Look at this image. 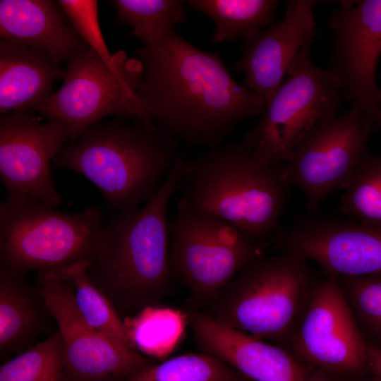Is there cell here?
Wrapping results in <instances>:
<instances>
[{"instance_id": "cell-24", "label": "cell", "mask_w": 381, "mask_h": 381, "mask_svg": "<svg viewBox=\"0 0 381 381\" xmlns=\"http://www.w3.org/2000/svg\"><path fill=\"white\" fill-rule=\"evenodd\" d=\"M343 190L338 205L343 214L381 228V154L366 153Z\"/></svg>"}, {"instance_id": "cell-3", "label": "cell", "mask_w": 381, "mask_h": 381, "mask_svg": "<svg viewBox=\"0 0 381 381\" xmlns=\"http://www.w3.org/2000/svg\"><path fill=\"white\" fill-rule=\"evenodd\" d=\"M119 118L87 128L55 157V169L73 171L101 191L107 207L133 211L157 191L181 156L165 131Z\"/></svg>"}, {"instance_id": "cell-27", "label": "cell", "mask_w": 381, "mask_h": 381, "mask_svg": "<svg viewBox=\"0 0 381 381\" xmlns=\"http://www.w3.org/2000/svg\"><path fill=\"white\" fill-rule=\"evenodd\" d=\"M87 265H75L64 270L75 287V300L87 322L119 346L135 349L131 345L123 319L108 298L89 279ZM136 350V349H135Z\"/></svg>"}, {"instance_id": "cell-25", "label": "cell", "mask_w": 381, "mask_h": 381, "mask_svg": "<svg viewBox=\"0 0 381 381\" xmlns=\"http://www.w3.org/2000/svg\"><path fill=\"white\" fill-rule=\"evenodd\" d=\"M119 20L132 26L143 44L155 42L186 20L184 1L114 0Z\"/></svg>"}, {"instance_id": "cell-9", "label": "cell", "mask_w": 381, "mask_h": 381, "mask_svg": "<svg viewBox=\"0 0 381 381\" xmlns=\"http://www.w3.org/2000/svg\"><path fill=\"white\" fill-rule=\"evenodd\" d=\"M313 43L301 48L260 121L241 141L270 165H284L309 128L339 111L342 95L334 73L313 62Z\"/></svg>"}, {"instance_id": "cell-33", "label": "cell", "mask_w": 381, "mask_h": 381, "mask_svg": "<svg viewBox=\"0 0 381 381\" xmlns=\"http://www.w3.org/2000/svg\"><path fill=\"white\" fill-rule=\"evenodd\" d=\"M378 100H379V104L381 109V89L380 90L379 95H378Z\"/></svg>"}, {"instance_id": "cell-20", "label": "cell", "mask_w": 381, "mask_h": 381, "mask_svg": "<svg viewBox=\"0 0 381 381\" xmlns=\"http://www.w3.org/2000/svg\"><path fill=\"white\" fill-rule=\"evenodd\" d=\"M45 53L0 41V113L32 112L66 71Z\"/></svg>"}, {"instance_id": "cell-30", "label": "cell", "mask_w": 381, "mask_h": 381, "mask_svg": "<svg viewBox=\"0 0 381 381\" xmlns=\"http://www.w3.org/2000/svg\"><path fill=\"white\" fill-rule=\"evenodd\" d=\"M370 375L374 381H381V351L366 343Z\"/></svg>"}, {"instance_id": "cell-11", "label": "cell", "mask_w": 381, "mask_h": 381, "mask_svg": "<svg viewBox=\"0 0 381 381\" xmlns=\"http://www.w3.org/2000/svg\"><path fill=\"white\" fill-rule=\"evenodd\" d=\"M286 347L304 366L333 376L368 377L364 340L337 276L318 278Z\"/></svg>"}, {"instance_id": "cell-13", "label": "cell", "mask_w": 381, "mask_h": 381, "mask_svg": "<svg viewBox=\"0 0 381 381\" xmlns=\"http://www.w3.org/2000/svg\"><path fill=\"white\" fill-rule=\"evenodd\" d=\"M329 69L342 97L381 133L376 71L381 54V0L343 1L331 13Z\"/></svg>"}, {"instance_id": "cell-29", "label": "cell", "mask_w": 381, "mask_h": 381, "mask_svg": "<svg viewBox=\"0 0 381 381\" xmlns=\"http://www.w3.org/2000/svg\"><path fill=\"white\" fill-rule=\"evenodd\" d=\"M56 2L83 42L104 59L112 61L114 54H110L100 29L97 1L59 0Z\"/></svg>"}, {"instance_id": "cell-17", "label": "cell", "mask_w": 381, "mask_h": 381, "mask_svg": "<svg viewBox=\"0 0 381 381\" xmlns=\"http://www.w3.org/2000/svg\"><path fill=\"white\" fill-rule=\"evenodd\" d=\"M200 352L217 357L253 381H303L310 372L284 346L221 324L205 311L186 310Z\"/></svg>"}, {"instance_id": "cell-18", "label": "cell", "mask_w": 381, "mask_h": 381, "mask_svg": "<svg viewBox=\"0 0 381 381\" xmlns=\"http://www.w3.org/2000/svg\"><path fill=\"white\" fill-rule=\"evenodd\" d=\"M57 2L51 0H1L0 37L45 53L59 63L88 47Z\"/></svg>"}, {"instance_id": "cell-26", "label": "cell", "mask_w": 381, "mask_h": 381, "mask_svg": "<svg viewBox=\"0 0 381 381\" xmlns=\"http://www.w3.org/2000/svg\"><path fill=\"white\" fill-rule=\"evenodd\" d=\"M0 381H68L59 330L56 329L44 341L4 361Z\"/></svg>"}, {"instance_id": "cell-6", "label": "cell", "mask_w": 381, "mask_h": 381, "mask_svg": "<svg viewBox=\"0 0 381 381\" xmlns=\"http://www.w3.org/2000/svg\"><path fill=\"white\" fill-rule=\"evenodd\" d=\"M105 223L97 207L66 212L22 194L0 203V266L28 274L93 261Z\"/></svg>"}, {"instance_id": "cell-8", "label": "cell", "mask_w": 381, "mask_h": 381, "mask_svg": "<svg viewBox=\"0 0 381 381\" xmlns=\"http://www.w3.org/2000/svg\"><path fill=\"white\" fill-rule=\"evenodd\" d=\"M169 231L171 275L189 290L194 308L208 305L245 267L265 255L262 242L181 198L176 200Z\"/></svg>"}, {"instance_id": "cell-12", "label": "cell", "mask_w": 381, "mask_h": 381, "mask_svg": "<svg viewBox=\"0 0 381 381\" xmlns=\"http://www.w3.org/2000/svg\"><path fill=\"white\" fill-rule=\"evenodd\" d=\"M38 287L64 339L68 381H124L153 362L87 322L75 302L74 284L65 273L38 274Z\"/></svg>"}, {"instance_id": "cell-10", "label": "cell", "mask_w": 381, "mask_h": 381, "mask_svg": "<svg viewBox=\"0 0 381 381\" xmlns=\"http://www.w3.org/2000/svg\"><path fill=\"white\" fill-rule=\"evenodd\" d=\"M377 127L349 109L325 116L305 133L284 165L286 179L303 193L313 214L332 193L344 189L368 153Z\"/></svg>"}, {"instance_id": "cell-21", "label": "cell", "mask_w": 381, "mask_h": 381, "mask_svg": "<svg viewBox=\"0 0 381 381\" xmlns=\"http://www.w3.org/2000/svg\"><path fill=\"white\" fill-rule=\"evenodd\" d=\"M185 3L213 21L212 40L215 43L247 40L270 25L279 6L276 0H190Z\"/></svg>"}, {"instance_id": "cell-19", "label": "cell", "mask_w": 381, "mask_h": 381, "mask_svg": "<svg viewBox=\"0 0 381 381\" xmlns=\"http://www.w3.org/2000/svg\"><path fill=\"white\" fill-rule=\"evenodd\" d=\"M53 320L40 288L26 274L0 266L1 360L33 347L41 335L52 334Z\"/></svg>"}, {"instance_id": "cell-32", "label": "cell", "mask_w": 381, "mask_h": 381, "mask_svg": "<svg viewBox=\"0 0 381 381\" xmlns=\"http://www.w3.org/2000/svg\"><path fill=\"white\" fill-rule=\"evenodd\" d=\"M332 381H374L372 378L368 377H344V376H333L332 377Z\"/></svg>"}, {"instance_id": "cell-28", "label": "cell", "mask_w": 381, "mask_h": 381, "mask_svg": "<svg viewBox=\"0 0 381 381\" xmlns=\"http://www.w3.org/2000/svg\"><path fill=\"white\" fill-rule=\"evenodd\" d=\"M337 277L364 340L381 351V274Z\"/></svg>"}, {"instance_id": "cell-4", "label": "cell", "mask_w": 381, "mask_h": 381, "mask_svg": "<svg viewBox=\"0 0 381 381\" xmlns=\"http://www.w3.org/2000/svg\"><path fill=\"white\" fill-rule=\"evenodd\" d=\"M291 188L284 165L261 162L240 140L187 162L179 190L193 209L222 218L263 242L280 229Z\"/></svg>"}, {"instance_id": "cell-22", "label": "cell", "mask_w": 381, "mask_h": 381, "mask_svg": "<svg viewBox=\"0 0 381 381\" xmlns=\"http://www.w3.org/2000/svg\"><path fill=\"white\" fill-rule=\"evenodd\" d=\"M123 322L133 347L145 356L162 361L183 339L188 320L179 310L157 305L124 319Z\"/></svg>"}, {"instance_id": "cell-31", "label": "cell", "mask_w": 381, "mask_h": 381, "mask_svg": "<svg viewBox=\"0 0 381 381\" xmlns=\"http://www.w3.org/2000/svg\"><path fill=\"white\" fill-rule=\"evenodd\" d=\"M332 375L320 370H310L303 381H332Z\"/></svg>"}, {"instance_id": "cell-7", "label": "cell", "mask_w": 381, "mask_h": 381, "mask_svg": "<svg viewBox=\"0 0 381 381\" xmlns=\"http://www.w3.org/2000/svg\"><path fill=\"white\" fill-rule=\"evenodd\" d=\"M142 72L140 61L123 51L111 61L90 47L78 51L67 61L61 87L36 111L64 121L69 142L110 115L155 126L138 95Z\"/></svg>"}, {"instance_id": "cell-2", "label": "cell", "mask_w": 381, "mask_h": 381, "mask_svg": "<svg viewBox=\"0 0 381 381\" xmlns=\"http://www.w3.org/2000/svg\"><path fill=\"white\" fill-rule=\"evenodd\" d=\"M186 164L181 156L145 205L119 212L105 224L95 258L86 270L123 320L159 305L171 290L167 209Z\"/></svg>"}, {"instance_id": "cell-1", "label": "cell", "mask_w": 381, "mask_h": 381, "mask_svg": "<svg viewBox=\"0 0 381 381\" xmlns=\"http://www.w3.org/2000/svg\"><path fill=\"white\" fill-rule=\"evenodd\" d=\"M135 54L145 109L188 146L219 147L239 123L264 111L265 99L237 83L218 54L198 49L175 30Z\"/></svg>"}, {"instance_id": "cell-23", "label": "cell", "mask_w": 381, "mask_h": 381, "mask_svg": "<svg viewBox=\"0 0 381 381\" xmlns=\"http://www.w3.org/2000/svg\"><path fill=\"white\" fill-rule=\"evenodd\" d=\"M124 381H253L214 356L189 353L152 362Z\"/></svg>"}, {"instance_id": "cell-14", "label": "cell", "mask_w": 381, "mask_h": 381, "mask_svg": "<svg viewBox=\"0 0 381 381\" xmlns=\"http://www.w3.org/2000/svg\"><path fill=\"white\" fill-rule=\"evenodd\" d=\"M68 140V126L61 119L42 123L32 112L1 114L0 179L7 195H26L59 205L62 200L51 164Z\"/></svg>"}, {"instance_id": "cell-16", "label": "cell", "mask_w": 381, "mask_h": 381, "mask_svg": "<svg viewBox=\"0 0 381 381\" xmlns=\"http://www.w3.org/2000/svg\"><path fill=\"white\" fill-rule=\"evenodd\" d=\"M315 4L313 0L288 1L282 20L243 41L241 56L233 68L244 74L246 85L260 95L266 104L301 48L313 43L317 36Z\"/></svg>"}, {"instance_id": "cell-15", "label": "cell", "mask_w": 381, "mask_h": 381, "mask_svg": "<svg viewBox=\"0 0 381 381\" xmlns=\"http://www.w3.org/2000/svg\"><path fill=\"white\" fill-rule=\"evenodd\" d=\"M277 235L279 251L316 262L325 275L381 274V228L308 215Z\"/></svg>"}, {"instance_id": "cell-5", "label": "cell", "mask_w": 381, "mask_h": 381, "mask_svg": "<svg viewBox=\"0 0 381 381\" xmlns=\"http://www.w3.org/2000/svg\"><path fill=\"white\" fill-rule=\"evenodd\" d=\"M318 277L308 260L280 250L245 267L210 301L217 321L286 346L297 330Z\"/></svg>"}]
</instances>
